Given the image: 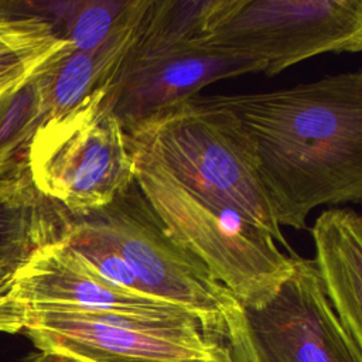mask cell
<instances>
[{
  "instance_id": "obj_16",
  "label": "cell",
  "mask_w": 362,
  "mask_h": 362,
  "mask_svg": "<svg viewBox=\"0 0 362 362\" xmlns=\"http://www.w3.org/2000/svg\"><path fill=\"white\" fill-rule=\"evenodd\" d=\"M229 348L230 356H232V362H257L255 351L252 348L247 331L245 335H242L240 338L225 344Z\"/></svg>"
},
{
  "instance_id": "obj_10",
  "label": "cell",
  "mask_w": 362,
  "mask_h": 362,
  "mask_svg": "<svg viewBox=\"0 0 362 362\" xmlns=\"http://www.w3.org/2000/svg\"><path fill=\"white\" fill-rule=\"evenodd\" d=\"M263 64L242 54L191 42L122 66L102 103L126 132L197 96L219 79L263 72Z\"/></svg>"
},
{
  "instance_id": "obj_1",
  "label": "cell",
  "mask_w": 362,
  "mask_h": 362,
  "mask_svg": "<svg viewBox=\"0 0 362 362\" xmlns=\"http://www.w3.org/2000/svg\"><path fill=\"white\" fill-rule=\"evenodd\" d=\"M252 141L277 225L303 229L320 205L362 199V74L270 92L211 95Z\"/></svg>"
},
{
  "instance_id": "obj_15",
  "label": "cell",
  "mask_w": 362,
  "mask_h": 362,
  "mask_svg": "<svg viewBox=\"0 0 362 362\" xmlns=\"http://www.w3.org/2000/svg\"><path fill=\"white\" fill-rule=\"evenodd\" d=\"M47 122L34 72L0 96V177L28 171L33 140Z\"/></svg>"
},
{
  "instance_id": "obj_13",
  "label": "cell",
  "mask_w": 362,
  "mask_h": 362,
  "mask_svg": "<svg viewBox=\"0 0 362 362\" xmlns=\"http://www.w3.org/2000/svg\"><path fill=\"white\" fill-rule=\"evenodd\" d=\"M64 44L25 3L0 1V96L24 82Z\"/></svg>"
},
{
  "instance_id": "obj_7",
  "label": "cell",
  "mask_w": 362,
  "mask_h": 362,
  "mask_svg": "<svg viewBox=\"0 0 362 362\" xmlns=\"http://www.w3.org/2000/svg\"><path fill=\"white\" fill-rule=\"evenodd\" d=\"M23 332L38 351L85 362H232L229 348L194 317L143 318L82 310H38L8 334Z\"/></svg>"
},
{
  "instance_id": "obj_9",
  "label": "cell",
  "mask_w": 362,
  "mask_h": 362,
  "mask_svg": "<svg viewBox=\"0 0 362 362\" xmlns=\"http://www.w3.org/2000/svg\"><path fill=\"white\" fill-rule=\"evenodd\" d=\"M293 270L257 308H243L257 362H362V348L342 328L314 260L288 252Z\"/></svg>"
},
{
  "instance_id": "obj_12",
  "label": "cell",
  "mask_w": 362,
  "mask_h": 362,
  "mask_svg": "<svg viewBox=\"0 0 362 362\" xmlns=\"http://www.w3.org/2000/svg\"><path fill=\"white\" fill-rule=\"evenodd\" d=\"M72 215L40 192L28 171L0 177V273L11 276L35 250L65 240Z\"/></svg>"
},
{
  "instance_id": "obj_8",
  "label": "cell",
  "mask_w": 362,
  "mask_h": 362,
  "mask_svg": "<svg viewBox=\"0 0 362 362\" xmlns=\"http://www.w3.org/2000/svg\"><path fill=\"white\" fill-rule=\"evenodd\" d=\"M38 310H82L160 320L191 315L174 304L109 283L65 240L35 250L0 288V332L8 334L21 315Z\"/></svg>"
},
{
  "instance_id": "obj_4",
  "label": "cell",
  "mask_w": 362,
  "mask_h": 362,
  "mask_svg": "<svg viewBox=\"0 0 362 362\" xmlns=\"http://www.w3.org/2000/svg\"><path fill=\"white\" fill-rule=\"evenodd\" d=\"M117 245L143 294L188 311L223 344L245 329L236 297L167 229L136 178L109 204L85 212Z\"/></svg>"
},
{
  "instance_id": "obj_14",
  "label": "cell",
  "mask_w": 362,
  "mask_h": 362,
  "mask_svg": "<svg viewBox=\"0 0 362 362\" xmlns=\"http://www.w3.org/2000/svg\"><path fill=\"white\" fill-rule=\"evenodd\" d=\"M218 6L219 0H148L123 65L202 41Z\"/></svg>"
},
{
  "instance_id": "obj_3",
  "label": "cell",
  "mask_w": 362,
  "mask_h": 362,
  "mask_svg": "<svg viewBox=\"0 0 362 362\" xmlns=\"http://www.w3.org/2000/svg\"><path fill=\"white\" fill-rule=\"evenodd\" d=\"M129 151L136 182L173 236L243 308L266 304L293 270L290 255L240 211L187 188L153 160Z\"/></svg>"
},
{
  "instance_id": "obj_18",
  "label": "cell",
  "mask_w": 362,
  "mask_h": 362,
  "mask_svg": "<svg viewBox=\"0 0 362 362\" xmlns=\"http://www.w3.org/2000/svg\"><path fill=\"white\" fill-rule=\"evenodd\" d=\"M10 279L8 274H4V273H0V288L4 286V283Z\"/></svg>"
},
{
  "instance_id": "obj_5",
  "label": "cell",
  "mask_w": 362,
  "mask_h": 362,
  "mask_svg": "<svg viewBox=\"0 0 362 362\" xmlns=\"http://www.w3.org/2000/svg\"><path fill=\"white\" fill-rule=\"evenodd\" d=\"M98 92L71 113L45 122L28 153L35 188L71 215L109 204L134 180L126 133Z\"/></svg>"
},
{
  "instance_id": "obj_17",
  "label": "cell",
  "mask_w": 362,
  "mask_h": 362,
  "mask_svg": "<svg viewBox=\"0 0 362 362\" xmlns=\"http://www.w3.org/2000/svg\"><path fill=\"white\" fill-rule=\"evenodd\" d=\"M24 362H85L82 359L68 356L64 354L49 352V351H38L35 354H31Z\"/></svg>"
},
{
  "instance_id": "obj_6",
  "label": "cell",
  "mask_w": 362,
  "mask_h": 362,
  "mask_svg": "<svg viewBox=\"0 0 362 362\" xmlns=\"http://www.w3.org/2000/svg\"><path fill=\"white\" fill-rule=\"evenodd\" d=\"M204 44L263 64L272 76L311 57L362 49L361 0H219Z\"/></svg>"
},
{
  "instance_id": "obj_11",
  "label": "cell",
  "mask_w": 362,
  "mask_h": 362,
  "mask_svg": "<svg viewBox=\"0 0 362 362\" xmlns=\"http://www.w3.org/2000/svg\"><path fill=\"white\" fill-rule=\"evenodd\" d=\"M318 276L348 337L362 348V219L349 208L324 211L311 228Z\"/></svg>"
},
{
  "instance_id": "obj_2",
  "label": "cell",
  "mask_w": 362,
  "mask_h": 362,
  "mask_svg": "<svg viewBox=\"0 0 362 362\" xmlns=\"http://www.w3.org/2000/svg\"><path fill=\"white\" fill-rule=\"evenodd\" d=\"M127 147L187 188L226 202L263 226L288 252L259 178L250 139L209 96H194L126 132Z\"/></svg>"
}]
</instances>
